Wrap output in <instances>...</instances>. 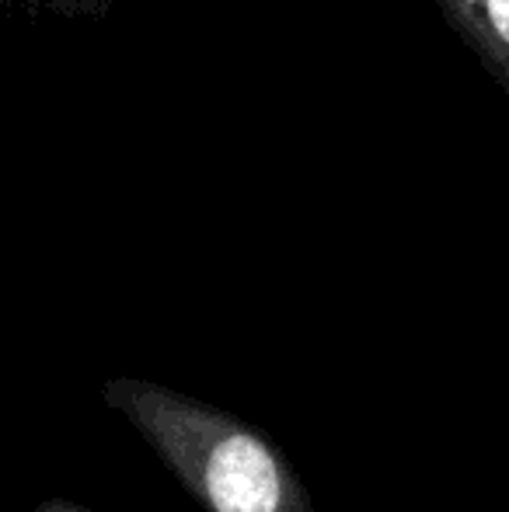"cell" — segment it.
<instances>
[{"instance_id":"obj_3","label":"cell","mask_w":509,"mask_h":512,"mask_svg":"<svg viewBox=\"0 0 509 512\" xmlns=\"http://www.w3.org/2000/svg\"><path fill=\"white\" fill-rule=\"evenodd\" d=\"M14 11L35 14V18H63V21H102L109 18L112 0H0Z\"/></svg>"},{"instance_id":"obj_2","label":"cell","mask_w":509,"mask_h":512,"mask_svg":"<svg viewBox=\"0 0 509 512\" xmlns=\"http://www.w3.org/2000/svg\"><path fill=\"white\" fill-rule=\"evenodd\" d=\"M482 70L509 95V0H433Z\"/></svg>"},{"instance_id":"obj_1","label":"cell","mask_w":509,"mask_h":512,"mask_svg":"<svg viewBox=\"0 0 509 512\" xmlns=\"http://www.w3.org/2000/svg\"><path fill=\"white\" fill-rule=\"evenodd\" d=\"M206 499L217 512H276L283 478L276 457L255 436H224L206 457Z\"/></svg>"}]
</instances>
